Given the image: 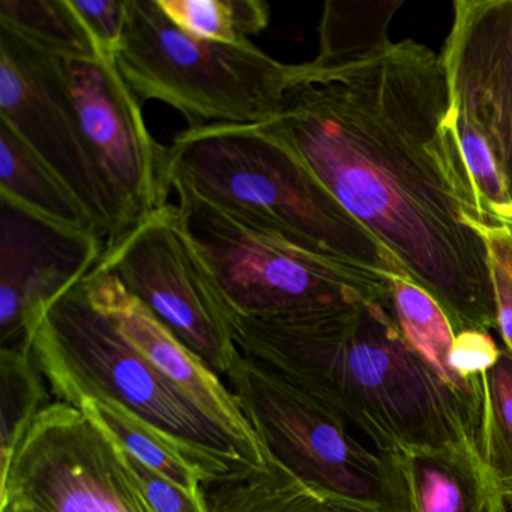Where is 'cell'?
<instances>
[{
	"instance_id": "83f0119b",
	"label": "cell",
	"mask_w": 512,
	"mask_h": 512,
	"mask_svg": "<svg viewBox=\"0 0 512 512\" xmlns=\"http://www.w3.org/2000/svg\"><path fill=\"white\" fill-rule=\"evenodd\" d=\"M494 295H496L497 331L503 341V349L512 358V281L493 262Z\"/></svg>"
},
{
	"instance_id": "d6986e66",
	"label": "cell",
	"mask_w": 512,
	"mask_h": 512,
	"mask_svg": "<svg viewBox=\"0 0 512 512\" xmlns=\"http://www.w3.org/2000/svg\"><path fill=\"white\" fill-rule=\"evenodd\" d=\"M392 307L404 338L436 379L475 416L481 419L482 391L461 382L449 367L455 332L442 308L416 284L395 280Z\"/></svg>"
},
{
	"instance_id": "2e32d148",
	"label": "cell",
	"mask_w": 512,
	"mask_h": 512,
	"mask_svg": "<svg viewBox=\"0 0 512 512\" xmlns=\"http://www.w3.org/2000/svg\"><path fill=\"white\" fill-rule=\"evenodd\" d=\"M205 499L209 512H364L316 490L274 458L209 479Z\"/></svg>"
},
{
	"instance_id": "5b68a950",
	"label": "cell",
	"mask_w": 512,
	"mask_h": 512,
	"mask_svg": "<svg viewBox=\"0 0 512 512\" xmlns=\"http://www.w3.org/2000/svg\"><path fill=\"white\" fill-rule=\"evenodd\" d=\"M116 67L139 100L167 104L188 128L268 124L280 115L298 74V64H283L254 44L187 34L157 0H127Z\"/></svg>"
},
{
	"instance_id": "9a60e30c",
	"label": "cell",
	"mask_w": 512,
	"mask_h": 512,
	"mask_svg": "<svg viewBox=\"0 0 512 512\" xmlns=\"http://www.w3.org/2000/svg\"><path fill=\"white\" fill-rule=\"evenodd\" d=\"M397 464L409 512H509L481 449H425Z\"/></svg>"
},
{
	"instance_id": "6da1fadb",
	"label": "cell",
	"mask_w": 512,
	"mask_h": 512,
	"mask_svg": "<svg viewBox=\"0 0 512 512\" xmlns=\"http://www.w3.org/2000/svg\"><path fill=\"white\" fill-rule=\"evenodd\" d=\"M271 124L455 334L497 331L493 227L452 130L442 56L415 40L316 56Z\"/></svg>"
},
{
	"instance_id": "3957f363",
	"label": "cell",
	"mask_w": 512,
	"mask_h": 512,
	"mask_svg": "<svg viewBox=\"0 0 512 512\" xmlns=\"http://www.w3.org/2000/svg\"><path fill=\"white\" fill-rule=\"evenodd\" d=\"M169 166L172 182L247 223L355 274L413 283L391 251L311 175L271 122L187 128L169 146Z\"/></svg>"
},
{
	"instance_id": "4316f807",
	"label": "cell",
	"mask_w": 512,
	"mask_h": 512,
	"mask_svg": "<svg viewBox=\"0 0 512 512\" xmlns=\"http://www.w3.org/2000/svg\"><path fill=\"white\" fill-rule=\"evenodd\" d=\"M121 449L152 512H209L206 503L194 499L187 491L131 457L122 446Z\"/></svg>"
},
{
	"instance_id": "484cf974",
	"label": "cell",
	"mask_w": 512,
	"mask_h": 512,
	"mask_svg": "<svg viewBox=\"0 0 512 512\" xmlns=\"http://www.w3.org/2000/svg\"><path fill=\"white\" fill-rule=\"evenodd\" d=\"M502 352L503 347L497 346L491 332H458L449 352V367L461 382L482 391V376L497 364Z\"/></svg>"
},
{
	"instance_id": "7c38bea8",
	"label": "cell",
	"mask_w": 512,
	"mask_h": 512,
	"mask_svg": "<svg viewBox=\"0 0 512 512\" xmlns=\"http://www.w3.org/2000/svg\"><path fill=\"white\" fill-rule=\"evenodd\" d=\"M64 64L83 134L115 202L121 238L170 205L169 148L152 136L116 62L64 58Z\"/></svg>"
},
{
	"instance_id": "9c48e42d",
	"label": "cell",
	"mask_w": 512,
	"mask_h": 512,
	"mask_svg": "<svg viewBox=\"0 0 512 512\" xmlns=\"http://www.w3.org/2000/svg\"><path fill=\"white\" fill-rule=\"evenodd\" d=\"M152 512L121 446L79 407L47 404L0 466V508Z\"/></svg>"
},
{
	"instance_id": "e0dca14e",
	"label": "cell",
	"mask_w": 512,
	"mask_h": 512,
	"mask_svg": "<svg viewBox=\"0 0 512 512\" xmlns=\"http://www.w3.org/2000/svg\"><path fill=\"white\" fill-rule=\"evenodd\" d=\"M0 197L59 226L101 236L71 188L4 122H0Z\"/></svg>"
},
{
	"instance_id": "52a82bcc",
	"label": "cell",
	"mask_w": 512,
	"mask_h": 512,
	"mask_svg": "<svg viewBox=\"0 0 512 512\" xmlns=\"http://www.w3.org/2000/svg\"><path fill=\"white\" fill-rule=\"evenodd\" d=\"M224 379L269 457L296 478L364 512H409L397 460L334 413L241 352Z\"/></svg>"
},
{
	"instance_id": "7402d4cb",
	"label": "cell",
	"mask_w": 512,
	"mask_h": 512,
	"mask_svg": "<svg viewBox=\"0 0 512 512\" xmlns=\"http://www.w3.org/2000/svg\"><path fill=\"white\" fill-rule=\"evenodd\" d=\"M479 443L512 508V358L505 349L497 364L482 376Z\"/></svg>"
},
{
	"instance_id": "8fae6325",
	"label": "cell",
	"mask_w": 512,
	"mask_h": 512,
	"mask_svg": "<svg viewBox=\"0 0 512 512\" xmlns=\"http://www.w3.org/2000/svg\"><path fill=\"white\" fill-rule=\"evenodd\" d=\"M0 122L71 188L97 224L106 248L115 244L118 212L83 134L64 58L4 25Z\"/></svg>"
},
{
	"instance_id": "277c9868",
	"label": "cell",
	"mask_w": 512,
	"mask_h": 512,
	"mask_svg": "<svg viewBox=\"0 0 512 512\" xmlns=\"http://www.w3.org/2000/svg\"><path fill=\"white\" fill-rule=\"evenodd\" d=\"M56 400H110L187 448L212 475L254 464L235 440L160 373L86 298L82 283L56 299L31 340Z\"/></svg>"
},
{
	"instance_id": "5bb4252c",
	"label": "cell",
	"mask_w": 512,
	"mask_h": 512,
	"mask_svg": "<svg viewBox=\"0 0 512 512\" xmlns=\"http://www.w3.org/2000/svg\"><path fill=\"white\" fill-rule=\"evenodd\" d=\"M82 287L92 307L106 316L146 361L214 419L251 463L263 466L272 460L223 377L194 355L115 275L95 266Z\"/></svg>"
},
{
	"instance_id": "7a4b0ae2",
	"label": "cell",
	"mask_w": 512,
	"mask_h": 512,
	"mask_svg": "<svg viewBox=\"0 0 512 512\" xmlns=\"http://www.w3.org/2000/svg\"><path fill=\"white\" fill-rule=\"evenodd\" d=\"M239 352L398 460L443 446L481 449L479 421L416 355L392 301L274 317L232 314Z\"/></svg>"
},
{
	"instance_id": "8992f818",
	"label": "cell",
	"mask_w": 512,
	"mask_h": 512,
	"mask_svg": "<svg viewBox=\"0 0 512 512\" xmlns=\"http://www.w3.org/2000/svg\"><path fill=\"white\" fill-rule=\"evenodd\" d=\"M191 241L236 316L274 317L392 301L394 281L341 268L172 182Z\"/></svg>"
},
{
	"instance_id": "4fadbf2b",
	"label": "cell",
	"mask_w": 512,
	"mask_h": 512,
	"mask_svg": "<svg viewBox=\"0 0 512 512\" xmlns=\"http://www.w3.org/2000/svg\"><path fill=\"white\" fill-rule=\"evenodd\" d=\"M106 251L97 233L52 223L0 197V343H31L47 308L82 283Z\"/></svg>"
},
{
	"instance_id": "ba28073f",
	"label": "cell",
	"mask_w": 512,
	"mask_h": 512,
	"mask_svg": "<svg viewBox=\"0 0 512 512\" xmlns=\"http://www.w3.org/2000/svg\"><path fill=\"white\" fill-rule=\"evenodd\" d=\"M440 56L479 205L493 229L512 230V0H455Z\"/></svg>"
},
{
	"instance_id": "603a6c76",
	"label": "cell",
	"mask_w": 512,
	"mask_h": 512,
	"mask_svg": "<svg viewBox=\"0 0 512 512\" xmlns=\"http://www.w3.org/2000/svg\"><path fill=\"white\" fill-rule=\"evenodd\" d=\"M0 25L62 58H97L68 0H0Z\"/></svg>"
},
{
	"instance_id": "ac0fdd59",
	"label": "cell",
	"mask_w": 512,
	"mask_h": 512,
	"mask_svg": "<svg viewBox=\"0 0 512 512\" xmlns=\"http://www.w3.org/2000/svg\"><path fill=\"white\" fill-rule=\"evenodd\" d=\"M79 409L101 425L131 457L206 503L205 484L217 476L181 443L115 401L85 398Z\"/></svg>"
},
{
	"instance_id": "4dcf8cb0",
	"label": "cell",
	"mask_w": 512,
	"mask_h": 512,
	"mask_svg": "<svg viewBox=\"0 0 512 512\" xmlns=\"http://www.w3.org/2000/svg\"><path fill=\"white\" fill-rule=\"evenodd\" d=\"M506 232H508L509 238H511L512 241V230H506Z\"/></svg>"
},
{
	"instance_id": "cb8c5ba5",
	"label": "cell",
	"mask_w": 512,
	"mask_h": 512,
	"mask_svg": "<svg viewBox=\"0 0 512 512\" xmlns=\"http://www.w3.org/2000/svg\"><path fill=\"white\" fill-rule=\"evenodd\" d=\"M404 0L337 2L323 7L317 58H337L391 40L389 26Z\"/></svg>"
},
{
	"instance_id": "30bf717a",
	"label": "cell",
	"mask_w": 512,
	"mask_h": 512,
	"mask_svg": "<svg viewBox=\"0 0 512 512\" xmlns=\"http://www.w3.org/2000/svg\"><path fill=\"white\" fill-rule=\"evenodd\" d=\"M97 268L115 275L224 379L239 355L233 313L191 241L176 205L170 203L128 230L106 248Z\"/></svg>"
},
{
	"instance_id": "f546056e",
	"label": "cell",
	"mask_w": 512,
	"mask_h": 512,
	"mask_svg": "<svg viewBox=\"0 0 512 512\" xmlns=\"http://www.w3.org/2000/svg\"><path fill=\"white\" fill-rule=\"evenodd\" d=\"M0 512H34V511H29V509L19 508V506L7 505V506H2V508H0Z\"/></svg>"
},
{
	"instance_id": "f1b7e54d",
	"label": "cell",
	"mask_w": 512,
	"mask_h": 512,
	"mask_svg": "<svg viewBox=\"0 0 512 512\" xmlns=\"http://www.w3.org/2000/svg\"><path fill=\"white\" fill-rule=\"evenodd\" d=\"M491 260L508 275L512 281V241L505 229H491L487 232Z\"/></svg>"
},
{
	"instance_id": "ffe728a7",
	"label": "cell",
	"mask_w": 512,
	"mask_h": 512,
	"mask_svg": "<svg viewBox=\"0 0 512 512\" xmlns=\"http://www.w3.org/2000/svg\"><path fill=\"white\" fill-rule=\"evenodd\" d=\"M167 19L193 37L230 46H248L268 29L265 0H157Z\"/></svg>"
},
{
	"instance_id": "44dd1931",
	"label": "cell",
	"mask_w": 512,
	"mask_h": 512,
	"mask_svg": "<svg viewBox=\"0 0 512 512\" xmlns=\"http://www.w3.org/2000/svg\"><path fill=\"white\" fill-rule=\"evenodd\" d=\"M2 409L0 466H5L38 413L52 403L46 379L38 370L31 343L0 350Z\"/></svg>"
},
{
	"instance_id": "d4e9b609",
	"label": "cell",
	"mask_w": 512,
	"mask_h": 512,
	"mask_svg": "<svg viewBox=\"0 0 512 512\" xmlns=\"http://www.w3.org/2000/svg\"><path fill=\"white\" fill-rule=\"evenodd\" d=\"M68 5L97 58L116 62L127 25V0H68Z\"/></svg>"
}]
</instances>
